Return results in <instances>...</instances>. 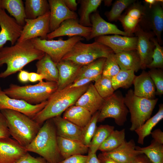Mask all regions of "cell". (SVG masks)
<instances>
[{"mask_svg": "<svg viewBox=\"0 0 163 163\" xmlns=\"http://www.w3.org/2000/svg\"><path fill=\"white\" fill-rule=\"evenodd\" d=\"M120 69L113 53L106 58L102 75L111 79L119 72Z\"/></svg>", "mask_w": 163, "mask_h": 163, "instance_id": "cell-43", "label": "cell"}, {"mask_svg": "<svg viewBox=\"0 0 163 163\" xmlns=\"http://www.w3.org/2000/svg\"><path fill=\"white\" fill-rule=\"evenodd\" d=\"M45 79L44 76L37 73L31 72L29 73V81L32 82H35L38 81L39 82L43 81Z\"/></svg>", "mask_w": 163, "mask_h": 163, "instance_id": "cell-50", "label": "cell"}, {"mask_svg": "<svg viewBox=\"0 0 163 163\" xmlns=\"http://www.w3.org/2000/svg\"><path fill=\"white\" fill-rule=\"evenodd\" d=\"M151 40L155 46L152 56V61L146 68L150 69L157 68L162 69L163 68V47L158 43L156 38L154 37L151 38Z\"/></svg>", "mask_w": 163, "mask_h": 163, "instance_id": "cell-42", "label": "cell"}, {"mask_svg": "<svg viewBox=\"0 0 163 163\" xmlns=\"http://www.w3.org/2000/svg\"><path fill=\"white\" fill-rule=\"evenodd\" d=\"M125 129L114 130L99 148L102 152L113 150L120 146L125 140Z\"/></svg>", "mask_w": 163, "mask_h": 163, "instance_id": "cell-36", "label": "cell"}, {"mask_svg": "<svg viewBox=\"0 0 163 163\" xmlns=\"http://www.w3.org/2000/svg\"><path fill=\"white\" fill-rule=\"evenodd\" d=\"M131 163H152L144 154H141L137 155Z\"/></svg>", "mask_w": 163, "mask_h": 163, "instance_id": "cell-51", "label": "cell"}, {"mask_svg": "<svg viewBox=\"0 0 163 163\" xmlns=\"http://www.w3.org/2000/svg\"><path fill=\"white\" fill-rule=\"evenodd\" d=\"M106 59V58L104 57L99 58L82 66L74 82L82 78H94L101 76Z\"/></svg>", "mask_w": 163, "mask_h": 163, "instance_id": "cell-33", "label": "cell"}, {"mask_svg": "<svg viewBox=\"0 0 163 163\" xmlns=\"http://www.w3.org/2000/svg\"><path fill=\"white\" fill-rule=\"evenodd\" d=\"M45 54L36 48L30 40L4 46L0 50V67L5 64L7 67L0 73V78H5L20 71L29 63L42 58Z\"/></svg>", "mask_w": 163, "mask_h": 163, "instance_id": "cell-1", "label": "cell"}, {"mask_svg": "<svg viewBox=\"0 0 163 163\" xmlns=\"http://www.w3.org/2000/svg\"><path fill=\"white\" fill-rule=\"evenodd\" d=\"M27 152L25 147L14 139L0 138V163H16Z\"/></svg>", "mask_w": 163, "mask_h": 163, "instance_id": "cell-17", "label": "cell"}, {"mask_svg": "<svg viewBox=\"0 0 163 163\" xmlns=\"http://www.w3.org/2000/svg\"><path fill=\"white\" fill-rule=\"evenodd\" d=\"M50 8V30L52 32L61 24L69 19H77V14L71 11L66 6L63 0H49Z\"/></svg>", "mask_w": 163, "mask_h": 163, "instance_id": "cell-16", "label": "cell"}, {"mask_svg": "<svg viewBox=\"0 0 163 163\" xmlns=\"http://www.w3.org/2000/svg\"><path fill=\"white\" fill-rule=\"evenodd\" d=\"M112 1V0H104L103 2L105 6H110L111 5Z\"/></svg>", "mask_w": 163, "mask_h": 163, "instance_id": "cell-57", "label": "cell"}, {"mask_svg": "<svg viewBox=\"0 0 163 163\" xmlns=\"http://www.w3.org/2000/svg\"><path fill=\"white\" fill-rule=\"evenodd\" d=\"M100 110L93 114L88 123L83 127L82 142L88 146L95 132Z\"/></svg>", "mask_w": 163, "mask_h": 163, "instance_id": "cell-41", "label": "cell"}, {"mask_svg": "<svg viewBox=\"0 0 163 163\" xmlns=\"http://www.w3.org/2000/svg\"><path fill=\"white\" fill-rule=\"evenodd\" d=\"M134 33L137 38L136 50L140 58L141 69L144 70L152 61L155 46L151 38L155 35L152 32L144 30L139 24Z\"/></svg>", "mask_w": 163, "mask_h": 163, "instance_id": "cell-13", "label": "cell"}, {"mask_svg": "<svg viewBox=\"0 0 163 163\" xmlns=\"http://www.w3.org/2000/svg\"><path fill=\"white\" fill-rule=\"evenodd\" d=\"M97 157L101 163H120L105 155L102 153H99Z\"/></svg>", "mask_w": 163, "mask_h": 163, "instance_id": "cell-52", "label": "cell"}, {"mask_svg": "<svg viewBox=\"0 0 163 163\" xmlns=\"http://www.w3.org/2000/svg\"><path fill=\"white\" fill-rule=\"evenodd\" d=\"M10 136L6 119L0 110V138Z\"/></svg>", "mask_w": 163, "mask_h": 163, "instance_id": "cell-46", "label": "cell"}, {"mask_svg": "<svg viewBox=\"0 0 163 163\" xmlns=\"http://www.w3.org/2000/svg\"><path fill=\"white\" fill-rule=\"evenodd\" d=\"M148 72L155 86L156 95L163 94V71L161 69H150Z\"/></svg>", "mask_w": 163, "mask_h": 163, "instance_id": "cell-44", "label": "cell"}, {"mask_svg": "<svg viewBox=\"0 0 163 163\" xmlns=\"http://www.w3.org/2000/svg\"><path fill=\"white\" fill-rule=\"evenodd\" d=\"M102 1L101 0H78L80 4V19L78 21L80 24L85 27L91 26L90 16L92 13L97 11Z\"/></svg>", "mask_w": 163, "mask_h": 163, "instance_id": "cell-32", "label": "cell"}, {"mask_svg": "<svg viewBox=\"0 0 163 163\" xmlns=\"http://www.w3.org/2000/svg\"><path fill=\"white\" fill-rule=\"evenodd\" d=\"M136 149L145 154L152 163H163V145L153 139L149 146H136Z\"/></svg>", "mask_w": 163, "mask_h": 163, "instance_id": "cell-37", "label": "cell"}, {"mask_svg": "<svg viewBox=\"0 0 163 163\" xmlns=\"http://www.w3.org/2000/svg\"><path fill=\"white\" fill-rule=\"evenodd\" d=\"M0 50L8 41L11 46L14 45L21 35L23 27L2 9H0Z\"/></svg>", "mask_w": 163, "mask_h": 163, "instance_id": "cell-12", "label": "cell"}, {"mask_svg": "<svg viewBox=\"0 0 163 163\" xmlns=\"http://www.w3.org/2000/svg\"><path fill=\"white\" fill-rule=\"evenodd\" d=\"M83 40L82 37L76 36L65 40H43L39 37L30 40L36 48L48 54L57 64L76 43Z\"/></svg>", "mask_w": 163, "mask_h": 163, "instance_id": "cell-8", "label": "cell"}, {"mask_svg": "<svg viewBox=\"0 0 163 163\" xmlns=\"http://www.w3.org/2000/svg\"><path fill=\"white\" fill-rule=\"evenodd\" d=\"M37 73L43 75L47 81L57 83L58 80V71L56 64L48 54L38 60L36 64Z\"/></svg>", "mask_w": 163, "mask_h": 163, "instance_id": "cell-28", "label": "cell"}, {"mask_svg": "<svg viewBox=\"0 0 163 163\" xmlns=\"http://www.w3.org/2000/svg\"><path fill=\"white\" fill-rule=\"evenodd\" d=\"M90 19L91 24V31L89 37L90 40L109 34L134 36L133 34H130L121 30L115 25L105 21L97 11L90 15Z\"/></svg>", "mask_w": 163, "mask_h": 163, "instance_id": "cell-18", "label": "cell"}, {"mask_svg": "<svg viewBox=\"0 0 163 163\" xmlns=\"http://www.w3.org/2000/svg\"><path fill=\"white\" fill-rule=\"evenodd\" d=\"M91 31V27L81 25L77 19H69L64 21L58 28L48 34L47 39L50 40L63 36L71 37L77 36L84 37L88 40Z\"/></svg>", "mask_w": 163, "mask_h": 163, "instance_id": "cell-14", "label": "cell"}, {"mask_svg": "<svg viewBox=\"0 0 163 163\" xmlns=\"http://www.w3.org/2000/svg\"><path fill=\"white\" fill-rule=\"evenodd\" d=\"M162 3H157L147 8L146 7L145 14L141 21L144 20L146 26L152 30L160 45L163 43L161 36L163 30Z\"/></svg>", "mask_w": 163, "mask_h": 163, "instance_id": "cell-19", "label": "cell"}, {"mask_svg": "<svg viewBox=\"0 0 163 163\" xmlns=\"http://www.w3.org/2000/svg\"><path fill=\"white\" fill-rule=\"evenodd\" d=\"M57 90V83L42 81L36 85L23 86L11 84L3 91L11 98L36 105L47 101Z\"/></svg>", "mask_w": 163, "mask_h": 163, "instance_id": "cell-5", "label": "cell"}, {"mask_svg": "<svg viewBox=\"0 0 163 163\" xmlns=\"http://www.w3.org/2000/svg\"><path fill=\"white\" fill-rule=\"evenodd\" d=\"M104 100L98 93L94 84L91 83L86 91L78 99L75 105L84 108L92 115L100 110Z\"/></svg>", "mask_w": 163, "mask_h": 163, "instance_id": "cell-24", "label": "cell"}, {"mask_svg": "<svg viewBox=\"0 0 163 163\" xmlns=\"http://www.w3.org/2000/svg\"><path fill=\"white\" fill-rule=\"evenodd\" d=\"M2 8L6 10L20 25L23 27L26 18L25 8L22 0H2Z\"/></svg>", "mask_w": 163, "mask_h": 163, "instance_id": "cell-30", "label": "cell"}, {"mask_svg": "<svg viewBox=\"0 0 163 163\" xmlns=\"http://www.w3.org/2000/svg\"><path fill=\"white\" fill-rule=\"evenodd\" d=\"M134 0H117L114 2L111 10L105 14L110 21H117L123 11L135 2Z\"/></svg>", "mask_w": 163, "mask_h": 163, "instance_id": "cell-39", "label": "cell"}, {"mask_svg": "<svg viewBox=\"0 0 163 163\" xmlns=\"http://www.w3.org/2000/svg\"><path fill=\"white\" fill-rule=\"evenodd\" d=\"M50 11L34 19L25 18V24L17 42H21L39 37L47 39L50 30Z\"/></svg>", "mask_w": 163, "mask_h": 163, "instance_id": "cell-10", "label": "cell"}, {"mask_svg": "<svg viewBox=\"0 0 163 163\" xmlns=\"http://www.w3.org/2000/svg\"><path fill=\"white\" fill-rule=\"evenodd\" d=\"M124 102L130 114L131 131L139 128L151 117L158 100L147 99L135 95L132 89L124 97Z\"/></svg>", "mask_w": 163, "mask_h": 163, "instance_id": "cell-6", "label": "cell"}, {"mask_svg": "<svg viewBox=\"0 0 163 163\" xmlns=\"http://www.w3.org/2000/svg\"><path fill=\"white\" fill-rule=\"evenodd\" d=\"M124 97L120 91H117L105 99L100 110L97 122H102L106 118L114 119L116 124L123 126L126 121L129 112L124 102Z\"/></svg>", "mask_w": 163, "mask_h": 163, "instance_id": "cell-9", "label": "cell"}, {"mask_svg": "<svg viewBox=\"0 0 163 163\" xmlns=\"http://www.w3.org/2000/svg\"><path fill=\"white\" fill-rule=\"evenodd\" d=\"M1 1L2 0H0V9H2L1 8Z\"/></svg>", "mask_w": 163, "mask_h": 163, "instance_id": "cell-58", "label": "cell"}, {"mask_svg": "<svg viewBox=\"0 0 163 163\" xmlns=\"http://www.w3.org/2000/svg\"><path fill=\"white\" fill-rule=\"evenodd\" d=\"M47 101L36 105L30 104L21 100L10 97L0 86V110L9 109L20 112L32 119L46 106Z\"/></svg>", "mask_w": 163, "mask_h": 163, "instance_id": "cell-11", "label": "cell"}, {"mask_svg": "<svg viewBox=\"0 0 163 163\" xmlns=\"http://www.w3.org/2000/svg\"><path fill=\"white\" fill-rule=\"evenodd\" d=\"M126 9L118 20L121 22L125 32L133 34L145 14L146 7L135 2Z\"/></svg>", "mask_w": 163, "mask_h": 163, "instance_id": "cell-20", "label": "cell"}, {"mask_svg": "<svg viewBox=\"0 0 163 163\" xmlns=\"http://www.w3.org/2000/svg\"><path fill=\"white\" fill-rule=\"evenodd\" d=\"M94 85L98 93L104 99L111 96L115 91L111 79L102 75Z\"/></svg>", "mask_w": 163, "mask_h": 163, "instance_id": "cell-40", "label": "cell"}, {"mask_svg": "<svg viewBox=\"0 0 163 163\" xmlns=\"http://www.w3.org/2000/svg\"><path fill=\"white\" fill-rule=\"evenodd\" d=\"M86 163H101L96 155V153L88 152Z\"/></svg>", "mask_w": 163, "mask_h": 163, "instance_id": "cell-55", "label": "cell"}, {"mask_svg": "<svg viewBox=\"0 0 163 163\" xmlns=\"http://www.w3.org/2000/svg\"><path fill=\"white\" fill-rule=\"evenodd\" d=\"M51 119L58 136L82 142L83 127L64 119L61 116Z\"/></svg>", "mask_w": 163, "mask_h": 163, "instance_id": "cell-23", "label": "cell"}, {"mask_svg": "<svg viewBox=\"0 0 163 163\" xmlns=\"http://www.w3.org/2000/svg\"><path fill=\"white\" fill-rule=\"evenodd\" d=\"M144 2L147 5L148 7H150L152 5L159 2H163L162 0H145Z\"/></svg>", "mask_w": 163, "mask_h": 163, "instance_id": "cell-56", "label": "cell"}, {"mask_svg": "<svg viewBox=\"0 0 163 163\" xmlns=\"http://www.w3.org/2000/svg\"><path fill=\"white\" fill-rule=\"evenodd\" d=\"M114 129V126L108 125H101L97 127L89 146L88 152L96 153Z\"/></svg>", "mask_w": 163, "mask_h": 163, "instance_id": "cell-35", "label": "cell"}, {"mask_svg": "<svg viewBox=\"0 0 163 163\" xmlns=\"http://www.w3.org/2000/svg\"><path fill=\"white\" fill-rule=\"evenodd\" d=\"M24 4L27 19H35L50 11L49 4L46 0H26Z\"/></svg>", "mask_w": 163, "mask_h": 163, "instance_id": "cell-31", "label": "cell"}, {"mask_svg": "<svg viewBox=\"0 0 163 163\" xmlns=\"http://www.w3.org/2000/svg\"><path fill=\"white\" fill-rule=\"evenodd\" d=\"M133 139L127 142L126 140L117 149L109 152H102L120 163H131L138 155L143 154L136 149Z\"/></svg>", "mask_w": 163, "mask_h": 163, "instance_id": "cell-22", "label": "cell"}, {"mask_svg": "<svg viewBox=\"0 0 163 163\" xmlns=\"http://www.w3.org/2000/svg\"><path fill=\"white\" fill-rule=\"evenodd\" d=\"M16 163H48L42 157L35 158L28 152L22 157Z\"/></svg>", "mask_w": 163, "mask_h": 163, "instance_id": "cell-45", "label": "cell"}, {"mask_svg": "<svg viewBox=\"0 0 163 163\" xmlns=\"http://www.w3.org/2000/svg\"><path fill=\"white\" fill-rule=\"evenodd\" d=\"M95 41L109 47L114 54L125 51L136 50L137 38L118 34L104 35L95 38Z\"/></svg>", "mask_w": 163, "mask_h": 163, "instance_id": "cell-15", "label": "cell"}, {"mask_svg": "<svg viewBox=\"0 0 163 163\" xmlns=\"http://www.w3.org/2000/svg\"><path fill=\"white\" fill-rule=\"evenodd\" d=\"M132 70L120 69L119 72L111 78L112 85L115 90L121 88L127 89L133 84L136 75Z\"/></svg>", "mask_w": 163, "mask_h": 163, "instance_id": "cell-38", "label": "cell"}, {"mask_svg": "<svg viewBox=\"0 0 163 163\" xmlns=\"http://www.w3.org/2000/svg\"><path fill=\"white\" fill-rule=\"evenodd\" d=\"M152 138L155 141L159 143L163 144V132L160 129L154 130L151 133Z\"/></svg>", "mask_w": 163, "mask_h": 163, "instance_id": "cell-49", "label": "cell"}, {"mask_svg": "<svg viewBox=\"0 0 163 163\" xmlns=\"http://www.w3.org/2000/svg\"><path fill=\"white\" fill-rule=\"evenodd\" d=\"M90 84L78 88H69L68 86L62 89L57 90L47 100L45 107L32 119L41 126L47 120L61 116L68 108L75 105L86 91Z\"/></svg>", "mask_w": 163, "mask_h": 163, "instance_id": "cell-2", "label": "cell"}, {"mask_svg": "<svg viewBox=\"0 0 163 163\" xmlns=\"http://www.w3.org/2000/svg\"><path fill=\"white\" fill-rule=\"evenodd\" d=\"M66 7L71 11H74L77 9L78 4L75 0H63Z\"/></svg>", "mask_w": 163, "mask_h": 163, "instance_id": "cell-53", "label": "cell"}, {"mask_svg": "<svg viewBox=\"0 0 163 163\" xmlns=\"http://www.w3.org/2000/svg\"><path fill=\"white\" fill-rule=\"evenodd\" d=\"M113 53L110 48L100 42L95 41L87 44L79 41L74 46L62 60H70L82 66L99 58H106Z\"/></svg>", "mask_w": 163, "mask_h": 163, "instance_id": "cell-7", "label": "cell"}, {"mask_svg": "<svg viewBox=\"0 0 163 163\" xmlns=\"http://www.w3.org/2000/svg\"><path fill=\"white\" fill-rule=\"evenodd\" d=\"M57 136L52 119L47 120L33 140L25 147L26 150L38 154L48 163H59L63 159L59 149Z\"/></svg>", "mask_w": 163, "mask_h": 163, "instance_id": "cell-3", "label": "cell"}, {"mask_svg": "<svg viewBox=\"0 0 163 163\" xmlns=\"http://www.w3.org/2000/svg\"><path fill=\"white\" fill-rule=\"evenodd\" d=\"M59 149L63 159L75 155H83L88 152V146L82 142L59 136L57 137Z\"/></svg>", "mask_w": 163, "mask_h": 163, "instance_id": "cell-26", "label": "cell"}, {"mask_svg": "<svg viewBox=\"0 0 163 163\" xmlns=\"http://www.w3.org/2000/svg\"><path fill=\"white\" fill-rule=\"evenodd\" d=\"M115 56L121 69L137 72L141 69V59L136 50L123 51L115 54Z\"/></svg>", "mask_w": 163, "mask_h": 163, "instance_id": "cell-27", "label": "cell"}, {"mask_svg": "<svg viewBox=\"0 0 163 163\" xmlns=\"http://www.w3.org/2000/svg\"><path fill=\"white\" fill-rule=\"evenodd\" d=\"M88 158V155H75L63 160L59 163H86Z\"/></svg>", "mask_w": 163, "mask_h": 163, "instance_id": "cell-47", "label": "cell"}, {"mask_svg": "<svg viewBox=\"0 0 163 163\" xmlns=\"http://www.w3.org/2000/svg\"><path fill=\"white\" fill-rule=\"evenodd\" d=\"M59 78L58 90L62 89L72 83L82 66L68 60H61L56 64Z\"/></svg>", "mask_w": 163, "mask_h": 163, "instance_id": "cell-21", "label": "cell"}, {"mask_svg": "<svg viewBox=\"0 0 163 163\" xmlns=\"http://www.w3.org/2000/svg\"><path fill=\"white\" fill-rule=\"evenodd\" d=\"M0 111L6 119L10 136L24 147L29 145L37 135L41 126L20 112L9 109Z\"/></svg>", "mask_w": 163, "mask_h": 163, "instance_id": "cell-4", "label": "cell"}, {"mask_svg": "<svg viewBox=\"0 0 163 163\" xmlns=\"http://www.w3.org/2000/svg\"><path fill=\"white\" fill-rule=\"evenodd\" d=\"M92 116L90 112L84 108L73 105L64 112L62 118L79 126L83 127L90 120Z\"/></svg>", "mask_w": 163, "mask_h": 163, "instance_id": "cell-29", "label": "cell"}, {"mask_svg": "<svg viewBox=\"0 0 163 163\" xmlns=\"http://www.w3.org/2000/svg\"><path fill=\"white\" fill-rule=\"evenodd\" d=\"M163 118V104H161L159 105L158 110L156 114L134 131L138 135V143L143 145L145 138L151 134L152 129Z\"/></svg>", "mask_w": 163, "mask_h": 163, "instance_id": "cell-34", "label": "cell"}, {"mask_svg": "<svg viewBox=\"0 0 163 163\" xmlns=\"http://www.w3.org/2000/svg\"><path fill=\"white\" fill-rule=\"evenodd\" d=\"M101 76L94 78H82L74 82L68 86L69 88H78L83 86L90 83L94 81L95 82Z\"/></svg>", "mask_w": 163, "mask_h": 163, "instance_id": "cell-48", "label": "cell"}, {"mask_svg": "<svg viewBox=\"0 0 163 163\" xmlns=\"http://www.w3.org/2000/svg\"><path fill=\"white\" fill-rule=\"evenodd\" d=\"M133 84L135 95L148 99L156 98V88L148 72L143 70L140 75L136 76Z\"/></svg>", "mask_w": 163, "mask_h": 163, "instance_id": "cell-25", "label": "cell"}, {"mask_svg": "<svg viewBox=\"0 0 163 163\" xmlns=\"http://www.w3.org/2000/svg\"><path fill=\"white\" fill-rule=\"evenodd\" d=\"M29 73L26 71L22 70H21L18 75L19 81L22 83H26L29 81Z\"/></svg>", "mask_w": 163, "mask_h": 163, "instance_id": "cell-54", "label": "cell"}]
</instances>
